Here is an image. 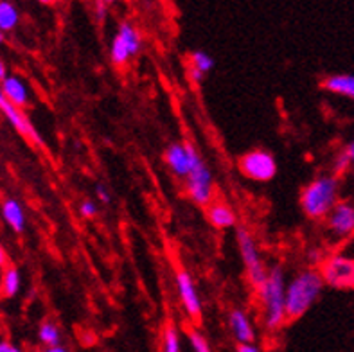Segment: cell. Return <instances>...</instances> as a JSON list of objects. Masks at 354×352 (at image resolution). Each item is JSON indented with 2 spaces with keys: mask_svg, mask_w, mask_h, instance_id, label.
Returning a JSON list of instances; mask_svg holds the SVG:
<instances>
[{
  "mask_svg": "<svg viewBox=\"0 0 354 352\" xmlns=\"http://www.w3.org/2000/svg\"><path fill=\"white\" fill-rule=\"evenodd\" d=\"M202 156L191 144H171L166 149V164L178 178H187L193 165Z\"/></svg>",
  "mask_w": 354,
  "mask_h": 352,
  "instance_id": "9c48e42d",
  "label": "cell"
},
{
  "mask_svg": "<svg viewBox=\"0 0 354 352\" xmlns=\"http://www.w3.org/2000/svg\"><path fill=\"white\" fill-rule=\"evenodd\" d=\"M338 191H340V183H338L337 176L324 174V176L315 178L302 191V210L313 219L328 218L333 207L340 201L338 200Z\"/></svg>",
  "mask_w": 354,
  "mask_h": 352,
  "instance_id": "3957f363",
  "label": "cell"
},
{
  "mask_svg": "<svg viewBox=\"0 0 354 352\" xmlns=\"http://www.w3.org/2000/svg\"><path fill=\"white\" fill-rule=\"evenodd\" d=\"M346 151H347V155H349V160H351V167H353V171H354V140H353V142H351V144H349V147H347Z\"/></svg>",
  "mask_w": 354,
  "mask_h": 352,
  "instance_id": "f546056e",
  "label": "cell"
},
{
  "mask_svg": "<svg viewBox=\"0 0 354 352\" xmlns=\"http://www.w3.org/2000/svg\"><path fill=\"white\" fill-rule=\"evenodd\" d=\"M238 352H261L256 344H241L238 345Z\"/></svg>",
  "mask_w": 354,
  "mask_h": 352,
  "instance_id": "83f0119b",
  "label": "cell"
},
{
  "mask_svg": "<svg viewBox=\"0 0 354 352\" xmlns=\"http://www.w3.org/2000/svg\"><path fill=\"white\" fill-rule=\"evenodd\" d=\"M0 112L4 113L6 119L9 120V124L13 126L18 133L24 135V137L29 138V140H32V142H36L38 146L44 144L41 142V137L35 129V126L31 124V120L27 119V115L20 110V108L13 106V104L9 103L8 99L4 98V94H2V90H0Z\"/></svg>",
  "mask_w": 354,
  "mask_h": 352,
  "instance_id": "7c38bea8",
  "label": "cell"
},
{
  "mask_svg": "<svg viewBox=\"0 0 354 352\" xmlns=\"http://www.w3.org/2000/svg\"><path fill=\"white\" fill-rule=\"evenodd\" d=\"M207 218L216 228H230L236 225V214L227 203H211L207 207Z\"/></svg>",
  "mask_w": 354,
  "mask_h": 352,
  "instance_id": "2e32d148",
  "label": "cell"
},
{
  "mask_svg": "<svg viewBox=\"0 0 354 352\" xmlns=\"http://www.w3.org/2000/svg\"><path fill=\"white\" fill-rule=\"evenodd\" d=\"M324 89L331 94L354 99V76L353 74H337L324 81Z\"/></svg>",
  "mask_w": 354,
  "mask_h": 352,
  "instance_id": "e0dca14e",
  "label": "cell"
},
{
  "mask_svg": "<svg viewBox=\"0 0 354 352\" xmlns=\"http://www.w3.org/2000/svg\"><path fill=\"white\" fill-rule=\"evenodd\" d=\"M160 352H182L180 349V336L175 326H167L162 333V351Z\"/></svg>",
  "mask_w": 354,
  "mask_h": 352,
  "instance_id": "7402d4cb",
  "label": "cell"
},
{
  "mask_svg": "<svg viewBox=\"0 0 354 352\" xmlns=\"http://www.w3.org/2000/svg\"><path fill=\"white\" fill-rule=\"evenodd\" d=\"M2 41H4V33L0 31V44H2Z\"/></svg>",
  "mask_w": 354,
  "mask_h": 352,
  "instance_id": "836d02e7",
  "label": "cell"
},
{
  "mask_svg": "<svg viewBox=\"0 0 354 352\" xmlns=\"http://www.w3.org/2000/svg\"><path fill=\"white\" fill-rule=\"evenodd\" d=\"M38 340L47 347H56L62 342V331L53 322H44L38 329Z\"/></svg>",
  "mask_w": 354,
  "mask_h": 352,
  "instance_id": "44dd1931",
  "label": "cell"
},
{
  "mask_svg": "<svg viewBox=\"0 0 354 352\" xmlns=\"http://www.w3.org/2000/svg\"><path fill=\"white\" fill-rule=\"evenodd\" d=\"M241 171L254 182H270L277 174V164L268 151L256 149L243 156Z\"/></svg>",
  "mask_w": 354,
  "mask_h": 352,
  "instance_id": "ba28073f",
  "label": "cell"
},
{
  "mask_svg": "<svg viewBox=\"0 0 354 352\" xmlns=\"http://www.w3.org/2000/svg\"><path fill=\"white\" fill-rule=\"evenodd\" d=\"M95 194H97V198L103 201V203H108V201H110V192H108L106 185H103V183H97V185H95Z\"/></svg>",
  "mask_w": 354,
  "mask_h": 352,
  "instance_id": "484cf974",
  "label": "cell"
},
{
  "mask_svg": "<svg viewBox=\"0 0 354 352\" xmlns=\"http://www.w3.org/2000/svg\"><path fill=\"white\" fill-rule=\"evenodd\" d=\"M229 327L232 338L241 344H254L256 342V329L250 317L243 309H232L229 315Z\"/></svg>",
  "mask_w": 354,
  "mask_h": 352,
  "instance_id": "4fadbf2b",
  "label": "cell"
},
{
  "mask_svg": "<svg viewBox=\"0 0 354 352\" xmlns=\"http://www.w3.org/2000/svg\"><path fill=\"white\" fill-rule=\"evenodd\" d=\"M44 352H71L67 347H63V345H56V347H47Z\"/></svg>",
  "mask_w": 354,
  "mask_h": 352,
  "instance_id": "1f68e13d",
  "label": "cell"
},
{
  "mask_svg": "<svg viewBox=\"0 0 354 352\" xmlns=\"http://www.w3.org/2000/svg\"><path fill=\"white\" fill-rule=\"evenodd\" d=\"M185 189H187L189 198L196 205L209 207L212 203V192H214V183H212L211 169L207 167L205 162L200 158L193 165V169L185 178Z\"/></svg>",
  "mask_w": 354,
  "mask_h": 352,
  "instance_id": "8992f818",
  "label": "cell"
},
{
  "mask_svg": "<svg viewBox=\"0 0 354 352\" xmlns=\"http://www.w3.org/2000/svg\"><path fill=\"white\" fill-rule=\"evenodd\" d=\"M104 13H106V11H104V8L101 4L97 6V11H95V15H97V18H103L104 17Z\"/></svg>",
  "mask_w": 354,
  "mask_h": 352,
  "instance_id": "d6a6232c",
  "label": "cell"
},
{
  "mask_svg": "<svg viewBox=\"0 0 354 352\" xmlns=\"http://www.w3.org/2000/svg\"><path fill=\"white\" fill-rule=\"evenodd\" d=\"M140 47H142V38L139 31L130 22H122L110 47V58L115 65H126L135 54H139Z\"/></svg>",
  "mask_w": 354,
  "mask_h": 352,
  "instance_id": "52a82bcc",
  "label": "cell"
},
{
  "mask_svg": "<svg viewBox=\"0 0 354 352\" xmlns=\"http://www.w3.org/2000/svg\"><path fill=\"white\" fill-rule=\"evenodd\" d=\"M259 290L263 322L270 331H275L288 320L286 317V277L281 266L268 270L266 281L257 288Z\"/></svg>",
  "mask_w": 354,
  "mask_h": 352,
  "instance_id": "6da1fadb",
  "label": "cell"
},
{
  "mask_svg": "<svg viewBox=\"0 0 354 352\" xmlns=\"http://www.w3.org/2000/svg\"><path fill=\"white\" fill-rule=\"evenodd\" d=\"M20 286H22V275L18 272V268L6 266L0 275V295L13 299L20 291Z\"/></svg>",
  "mask_w": 354,
  "mask_h": 352,
  "instance_id": "ac0fdd59",
  "label": "cell"
},
{
  "mask_svg": "<svg viewBox=\"0 0 354 352\" xmlns=\"http://www.w3.org/2000/svg\"><path fill=\"white\" fill-rule=\"evenodd\" d=\"M0 352H22V351H20L17 345L11 344V342H6V340H2V342H0Z\"/></svg>",
  "mask_w": 354,
  "mask_h": 352,
  "instance_id": "4316f807",
  "label": "cell"
},
{
  "mask_svg": "<svg viewBox=\"0 0 354 352\" xmlns=\"http://www.w3.org/2000/svg\"><path fill=\"white\" fill-rule=\"evenodd\" d=\"M2 218H4L6 223L13 228L15 232H24L26 230V212H24V207L20 205V201L13 200V198H8L2 203Z\"/></svg>",
  "mask_w": 354,
  "mask_h": 352,
  "instance_id": "9a60e30c",
  "label": "cell"
},
{
  "mask_svg": "<svg viewBox=\"0 0 354 352\" xmlns=\"http://www.w3.org/2000/svg\"><path fill=\"white\" fill-rule=\"evenodd\" d=\"M0 90L9 103L17 108H26L29 104V89L18 76H8L0 83Z\"/></svg>",
  "mask_w": 354,
  "mask_h": 352,
  "instance_id": "5bb4252c",
  "label": "cell"
},
{
  "mask_svg": "<svg viewBox=\"0 0 354 352\" xmlns=\"http://www.w3.org/2000/svg\"><path fill=\"white\" fill-rule=\"evenodd\" d=\"M175 281L176 290H178L180 300H182V306H184L185 313L191 318H198L202 315V300H200V295H198V290L196 286H194L191 273L185 272V270H178Z\"/></svg>",
  "mask_w": 354,
  "mask_h": 352,
  "instance_id": "8fae6325",
  "label": "cell"
},
{
  "mask_svg": "<svg viewBox=\"0 0 354 352\" xmlns=\"http://www.w3.org/2000/svg\"><path fill=\"white\" fill-rule=\"evenodd\" d=\"M6 264H8V254H6L4 246L0 245V268H6Z\"/></svg>",
  "mask_w": 354,
  "mask_h": 352,
  "instance_id": "f1b7e54d",
  "label": "cell"
},
{
  "mask_svg": "<svg viewBox=\"0 0 354 352\" xmlns=\"http://www.w3.org/2000/svg\"><path fill=\"white\" fill-rule=\"evenodd\" d=\"M18 20H20L18 9L11 2H0V31H13L18 26Z\"/></svg>",
  "mask_w": 354,
  "mask_h": 352,
  "instance_id": "ffe728a7",
  "label": "cell"
},
{
  "mask_svg": "<svg viewBox=\"0 0 354 352\" xmlns=\"http://www.w3.org/2000/svg\"><path fill=\"white\" fill-rule=\"evenodd\" d=\"M320 275L324 284L337 290H354V257L344 254L329 255L322 263Z\"/></svg>",
  "mask_w": 354,
  "mask_h": 352,
  "instance_id": "277c9868",
  "label": "cell"
},
{
  "mask_svg": "<svg viewBox=\"0 0 354 352\" xmlns=\"http://www.w3.org/2000/svg\"><path fill=\"white\" fill-rule=\"evenodd\" d=\"M8 77V67H6V63L0 59V83Z\"/></svg>",
  "mask_w": 354,
  "mask_h": 352,
  "instance_id": "4dcf8cb0",
  "label": "cell"
},
{
  "mask_svg": "<svg viewBox=\"0 0 354 352\" xmlns=\"http://www.w3.org/2000/svg\"><path fill=\"white\" fill-rule=\"evenodd\" d=\"M324 279L317 270H304L286 284V317L301 318L319 300L324 290Z\"/></svg>",
  "mask_w": 354,
  "mask_h": 352,
  "instance_id": "7a4b0ae2",
  "label": "cell"
},
{
  "mask_svg": "<svg viewBox=\"0 0 354 352\" xmlns=\"http://www.w3.org/2000/svg\"><path fill=\"white\" fill-rule=\"evenodd\" d=\"M335 167H337L338 173H344V171L349 169L351 160H349V155H347V151H342L340 155H338L337 162H335Z\"/></svg>",
  "mask_w": 354,
  "mask_h": 352,
  "instance_id": "d4e9b609",
  "label": "cell"
},
{
  "mask_svg": "<svg viewBox=\"0 0 354 352\" xmlns=\"http://www.w3.org/2000/svg\"><path fill=\"white\" fill-rule=\"evenodd\" d=\"M329 232L337 239H349L354 236V205L351 201H338L326 218Z\"/></svg>",
  "mask_w": 354,
  "mask_h": 352,
  "instance_id": "30bf717a",
  "label": "cell"
},
{
  "mask_svg": "<svg viewBox=\"0 0 354 352\" xmlns=\"http://www.w3.org/2000/svg\"><path fill=\"white\" fill-rule=\"evenodd\" d=\"M238 246L239 252H241L243 264L247 268L248 281L256 286V288H259L266 281L268 270H266L265 263L261 259L256 239H254V236L248 232L247 228H238Z\"/></svg>",
  "mask_w": 354,
  "mask_h": 352,
  "instance_id": "5b68a950",
  "label": "cell"
},
{
  "mask_svg": "<svg viewBox=\"0 0 354 352\" xmlns=\"http://www.w3.org/2000/svg\"><path fill=\"white\" fill-rule=\"evenodd\" d=\"M187 338L194 352H212L209 340H207L200 331H189Z\"/></svg>",
  "mask_w": 354,
  "mask_h": 352,
  "instance_id": "603a6c76",
  "label": "cell"
},
{
  "mask_svg": "<svg viewBox=\"0 0 354 352\" xmlns=\"http://www.w3.org/2000/svg\"><path fill=\"white\" fill-rule=\"evenodd\" d=\"M80 212L83 218H94L95 212H97V207H95L94 201H83L80 207Z\"/></svg>",
  "mask_w": 354,
  "mask_h": 352,
  "instance_id": "cb8c5ba5",
  "label": "cell"
},
{
  "mask_svg": "<svg viewBox=\"0 0 354 352\" xmlns=\"http://www.w3.org/2000/svg\"><path fill=\"white\" fill-rule=\"evenodd\" d=\"M214 68V59L203 50H194L191 54V68H189V76L193 81H202L207 72H211Z\"/></svg>",
  "mask_w": 354,
  "mask_h": 352,
  "instance_id": "d6986e66",
  "label": "cell"
}]
</instances>
